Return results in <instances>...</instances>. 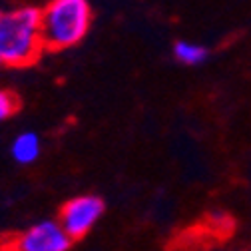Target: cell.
I'll use <instances>...</instances> for the list:
<instances>
[{
  "label": "cell",
  "mask_w": 251,
  "mask_h": 251,
  "mask_svg": "<svg viewBox=\"0 0 251 251\" xmlns=\"http://www.w3.org/2000/svg\"><path fill=\"white\" fill-rule=\"evenodd\" d=\"M72 239L62 226L54 219H44L16 239L14 251H68Z\"/></svg>",
  "instance_id": "obj_4"
},
{
  "label": "cell",
  "mask_w": 251,
  "mask_h": 251,
  "mask_svg": "<svg viewBox=\"0 0 251 251\" xmlns=\"http://www.w3.org/2000/svg\"><path fill=\"white\" fill-rule=\"evenodd\" d=\"M42 8L20 6L0 16V52L6 66H30L44 52Z\"/></svg>",
  "instance_id": "obj_1"
},
{
  "label": "cell",
  "mask_w": 251,
  "mask_h": 251,
  "mask_svg": "<svg viewBox=\"0 0 251 251\" xmlns=\"http://www.w3.org/2000/svg\"><path fill=\"white\" fill-rule=\"evenodd\" d=\"M174 56L179 64H185V66H198V64H203L207 60L209 52L205 46L201 44H196V42H187V40H179L176 42L174 46Z\"/></svg>",
  "instance_id": "obj_6"
},
{
  "label": "cell",
  "mask_w": 251,
  "mask_h": 251,
  "mask_svg": "<svg viewBox=\"0 0 251 251\" xmlns=\"http://www.w3.org/2000/svg\"><path fill=\"white\" fill-rule=\"evenodd\" d=\"M92 24L86 0H52L42 8V42L46 50H66L84 40Z\"/></svg>",
  "instance_id": "obj_2"
},
{
  "label": "cell",
  "mask_w": 251,
  "mask_h": 251,
  "mask_svg": "<svg viewBox=\"0 0 251 251\" xmlns=\"http://www.w3.org/2000/svg\"><path fill=\"white\" fill-rule=\"evenodd\" d=\"M16 112V96L6 90H0V122L8 120Z\"/></svg>",
  "instance_id": "obj_7"
},
{
  "label": "cell",
  "mask_w": 251,
  "mask_h": 251,
  "mask_svg": "<svg viewBox=\"0 0 251 251\" xmlns=\"http://www.w3.org/2000/svg\"><path fill=\"white\" fill-rule=\"evenodd\" d=\"M0 16H2V10H0Z\"/></svg>",
  "instance_id": "obj_9"
},
{
  "label": "cell",
  "mask_w": 251,
  "mask_h": 251,
  "mask_svg": "<svg viewBox=\"0 0 251 251\" xmlns=\"http://www.w3.org/2000/svg\"><path fill=\"white\" fill-rule=\"evenodd\" d=\"M106 203L98 196H78L72 198L64 203L60 209V226L66 231V235L74 239H82L94 226L98 224V219L104 215Z\"/></svg>",
  "instance_id": "obj_3"
},
{
  "label": "cell",
  "mask_w": 251,
  "mask_h": 251,
  "mask_svg": "<svg viewBox=\"0 0 251 251\" xmlns=\"http://www.w3.org/2000/svg\"><path fill=\"white\" fill-rule=\"evenodd\" d=\"M10 153H12L14 162L24 164V166L36 162L38 155H40V138H38V134L24 132V134L16 136V140L12 142Z\"/></svg>",
  "instance_id": "obj_5"
},
{
  "label": "cell",
  "mask_w": 251,
  "mask_h": 251,
  "mask_svg": "<svg viewBox=\"0 0 251 251\" xmlns=\"http://www.w3.org/2000/svg\"><path fill=\"white\" fill-rule=\"evenodd\" d=\"M0 66H4V60H2V52H0Z\"/></svg>",
  "instance_id": "obj_8"
}]
</instances>
